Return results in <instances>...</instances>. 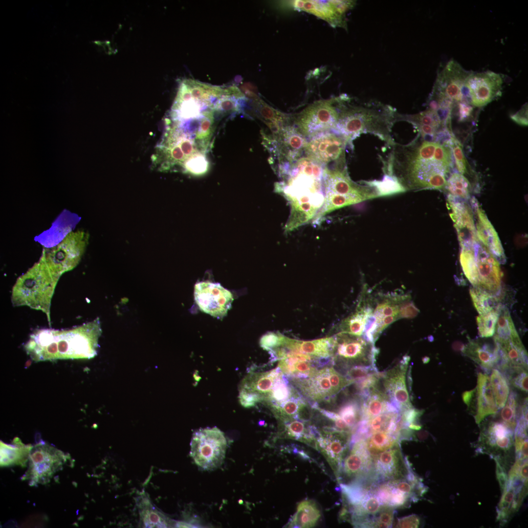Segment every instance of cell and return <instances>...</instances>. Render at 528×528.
<instances>
[{
	"label": "cell",
	"mask_w": 528,
	"mask_h": 528,
	"mask_svg": "<svg viewBox=\"0 0 528 528\" xmlns=\"http://www.w3.org/2000/svg\"><path fill=\"white\" fill-rule=\"evenodd\" d=\"M384 168L407 190L445 189L454 166L450 146L418 134L406 144L395 143Z\"/></svg>",
	"instance_id": "obj_1"
},
{
	"label": "cell",
	"mask_w": 528,
	"mask_h": 528,
	"mask_svg": "<svg viewBox=\"0 0 528 528\" xmlns=\"http://www.w3.org/2000/svg\"><path fill=\"white\" fill-rule=\"evenodd\" d=\"M321 165L304 156L291 164L279 166L282 180L275 190L287 201L290 213L285 225L288 233L312 222L324 201Z\"/></svg>",
	"instance_id": "obj_2"
},
{
	"label": "cell",
	"mask_w": 528,
	"mask_h": 528,
	"mask_svg": "<svg viewBox=\"0 0 528 528\" xmlns=\"http://www.w3.org/2000/svg\"><path fill=\"white\" fill-rule=\"evenodd\" d=\"M351 101L347 96L340 102L337 121L330 131L343 137L351 149L353 141L363 133L373 134L392 147L396 143L391 136L397 122L396 109L376 101L359 104Z\"/></svg>",
	"instance_id": "obj_3"
},
{
	"label": "cell",
	"mask_w": 528,
	"mask_h": 528,
	"mask_svg": "<svg viewBox=\"0 0 528 528\" xmlns=\"http://www.w3.org/2000/svg\"><path fill=\"white\" fill-rule=\"evenodd\" d=\"M99 330L91 323L68 331L42 330L33 335L27 350L36 361L89 358L96 352Z\"/></svg>",
	"instance_id": "obj_4"
},
{
	"label": "cell",
	"mask_w": 528,
	"mask_h": 528,
	"mask_svg": "<svg viewBox=\"0 0 528 528\" xmlns=\"http://www.w3.org/2000/svg\"><path fill=\"white\" fill-rule=\"evenodd\" d=\"M324 201L312 222L320 223L336 210L378 197L373 187L362 185L350 177L346 164L325 166L322 174Z\"/></svg>",
	"instance_id": "obj_5"
},
{
	"label": "cell",
	"mask_w": 528,
	"mask_h": 528,
	"mask_svg": "<svg viewBox=\"0 0 528 528\" xmlns=\"http://www.w3.org/2000/svg\"><path fill=\"white\" fill-rule=\"evenodd\" d=\"M470 72L465 70L456 61L450 60L437 76L430 97L429 107L446 117L451 115L456 105L467 102L464 84Z\"/></svg>",
	"instance_id": "obj_6"
},
{
	"label": "cell",
	"mask_w": 528,
	"mask_h": 528,
	"mask_svg": "<svg viewBox=\"0 0 528 528\" xmlns=\"http://www.w3.org/2000/svg\"><path fill=\"white\" fill-rule=\"evenodd\" d=\"M289 380L302 396L313 403L329 400L353 384L333 367L328 366L318 369L309 377Z\"/></svg>",
	"instance_id": "obj_7"
},
{
	"label": "cell",
	"mask_w": 528,
	"mask_h": 528,
	"mask_svg": "<svg viewBox=\"0 0 528 528\" xmlns=\"http://www.w3.org/2000/svg\"><path fill=\"white\" fill-rule=\"evenodd\" d=\"M339 99L338 96L314 102L293 116V124L308 138L331 131L337 121Z\"/></svg>",
	"instance_id": "obj_8"
},
{
	"label": "cell",
	"mask_w": 528,
	"mask_h": 528,
	"mask_svg": "<svg viewBox=\"0 0 528 528\" xmlns=\"http://www.w3.org/2000/svg\"><path fill=\"white\" fill-rule=\"evenodd\" d=\"M226 445L224 434L219 428H201L193 435L190 454L199 467L204 470H212L222 463Z\"/></svg>",
	"instance_id": "obj_9"
},
{
	"label": "cell",
	"mask_w": 528,
	"mask_h": 528,
	"mask_svg": "<svg viewBox=\"0 0 528 528\" xmlns=\"http://www.w3.org/2000/svg\"><path fill=\"white\" fill-rule=\"evenodd\" d=\"M308 140L305 156L323 167L345 164V149L348 146L341 136L328 131L318 133Z\"/></svg>",
	"instance_id": "obj_10"
},
{
	"label": "cell",
	"mask_w": 528,
	"mask_h": 528,
	"mask_svg": "<svg viewBox=\"0 0 528 528\" xmlns=\"http://www.w3.org/2000/svg\"><path fill=\"white\" fill-rule=\"evenodd\" d=\"M503 82L501 74L493 71H471L464 84L466 99L473 107H483L501 95Z\"/></svg>",
	"instance_id": "obj_11"
},
{
	"label": "cell",
	"mask_w": 528,
	"mask_h": 528,
	"mask_svg": "<svg viewBox=\"0 0 528 528\" xmlns=\"http://www.w3.org/2000/svg\"><path fill=\"white\" fill-rule=\"evenodd\" d=\"M333 337L332 358L348 363L374 365L377 350L373 343L360 336L340 332Z\"/></svg>",
	"instance_id": "obj_12"
},
{
	"label": "cell",
	"mask_w": 528,
	"mask_h": 528,
	"mask_svg": "<svg viewBox=\"0 0 528 528\" xmlns=\"http://www.w3.org/2000/svg\"><path fill=\"white\" fill-rule=\"evenodd\" d=\"M514 430L501 421H491L483 425L477 452L487 454L505 465L506 455L513 444Z\"/></svg>",
	"instance_id": "obj_13"
},
{
	"label": "cell",
	"mask_w": 528,
	"mask_h": 528,
	"mask_svg": "<svg viewBox=\"0 0 528 528\" xmlns=\"http://www.w3.org/2000/svg\"><path fill=\"white\" fill-rule=\"evenodd\" d=\"M267 148L277 157L279 165L292 163L301 158L305 153L308 139L293 124L282 128L278 133L264 138Z\"/></svg>",
	"instance_id": "obj_14"
},
{
	"label": "cell",
	"mask_w": 528,
	"mask_h": 528,
	"mask_svg": "<svg viewBox=\"0 0 528 528\" xmlns=\"http://www.w3.org/2000/svg\"><path fill=\"white\" fill-rule=\"evenodd\" d=\"M351 437V433L341 431L333 427H325L318 430L316 437V448L326 459L337 480Z\"/></svg>",
	"instance_id": "obj_15"
},
{
	"label": "cell",
	"mask_w": 528,
	"mask_h": 528,
	"mask_svg": "<svg viewBox=\"0 0 528 528\" xmlns=\"http://www.w3.org/2000/svg\"><path fill=\"white\" fill-rule=\"evenodd\" d=\"M286 6L312 14L333 27L347 29L345 14L354 5L352 0H290Z\"/></svg>",
	"instance_id": "obj_16"
},
{
	"label": "cell",
	"mask_w": 528,
	"mask_h": 528,
	"mask_svg": "<svg viewBox=\"0 0 528 528\" xmlns=\"http://www.w3.org/2000/svg\"><path fill=\"white\" fill-rule=\"evenodd\" d=\"M88 235L83 231H70L48 255L46 260L54 269L66 271L73 267L81 257L88 242Z\"/></svg>",
	"instance_id": "obj_17"
},
{
	"label": "cell",
	"mask_w": 528,
	"mask_h": 528,
	"mask_svg": "<svg viewBox=\"0 0 528 528\" xmlns=\"http://www.w3.org/2000/svg\"><path fill=\"white\" fill-rule=\"evenodd\" d=\"M396 119L397 121H404L411 124L418 132V134L424 139L443 142V139L446 140L454 136L439 111L429 107L416 114L397 112Z\"/></svg>",
	"instance_id": "obj_18"
},
{
	"label": "cell",
	"mask_w": 528,
	"mask_h": 528,
	"mask_svg": "<svg viewBox=\"0 0 528 528\" xmlns=\"http://www.w3.org/2000/svg\"><path fill=\"white\" fill-rule=\"evenodd\" d=\"M194 296L200 310L218 318L226 315L233 300L229 290L219 284L208 282L196 284Z\"/></svg>",
	"instance_id": "obj_19"
},
{
	"label": "cell",
	"mask_w": 528,
	"mask_h": 528,
	"mask_svg": "<svg viewBox=\"0 0 528 528\" xmlns=\"http://www.w3.org/2000/svg\"><path fill=\"white\" fill-rule=\"evenodd\" d=\"M409 360V356H403L397 365L383 373L382 377L384 392L400 412L413 407L406 381Z\"/></svg>",
	"instance_id": "obj_20"
},
{
	"label": "cell",
	"mask_w": 528,
	"mask_h": 528,
	"mask_svg": "<svg viewBox=\"0 0 528 528\" xmlns=\"http://www.w3.org/2000/svg\"><path fill=\"white\" fill-rule=\"evenodd\" d=\"M373 458L372 479L375 482L405 478L411 469L408 461L404 459L399 442Z\"/></svg>",
	"instance_id": "obj_21"
},
{
	"label": "cell",
	"mask_w": 528,
	"mask_h": 528,
	"mask_svg": "<svg viewBox=\"0 0 528 528\" xmlns=\"http://www.w3.org/2000/svg\"><path fill=\"white\" fill-rule=\"evenodd\" d=\"M373 458L368 450L364 440L354 442L352 447L346 456L342 464L338 481L342 476L351 483L371 479L372 475Z\"/></svg>",
	"instance_id": "obj_22"
},
{
	"label": "cell",
	"mask_w": 528,
	"mask_h": 528,
	"mask_svg": "<svg viewBox=\"0 0 528 528\" xmlns=\"http://www.w3.org/2000/svg\"><path fill=\"white\" fill-rule=\"evenodd\" d=\"M447 205L460 246L479 242L476 236L473 211L465 201L448 194Z\"/></svg>",
	"instance_id": "obj_23"
},
{
	"label": "cell",
	"mask_w": 528,
	"mask_h": 528,
	"mask_svg": "<svg viewBox=\"0 0 528 528\" xmlns=\"http://www.w3.org/2000/svg\"><path fill=\"white\" fill-rule=\"evenodd\" d=\"M479 286L489 292L498 291L502 276L499 262L480 242L473 244Z\"/></svg>",
	"instance_id": "obj_24"
},
{
	"label": "cell",
	"mask_w": 528,
	"mask_h": 528,
	"mask_svg": "<svg viewBox=\"0 0 528 528\" xmlns=\"http://www.w3.org/2000/svg\"><path fill=\"white\" fill-rule=\"evenodd\" d=\"M399 410L395 407L368 420H360L352 432L351 442L364 440L376 432L398 433L402 428Z\"/></svg>",
	"instance_id": "obj_25"
},
{
	"label": "cell",
	"mask_w": 528,
	"mask_h": 528,
	"mask_svg": "<svg viewBox=\"0 0 528 528\" xmlns=\"http://www.w3.org/2000/svg\"><path fill=\"white\" fill-rule=\"evenodd\" d=\"M471 204L476 218L475 228L478 241L499 263L504 264L506 258L497 232L474 197L471 199Z\"/></svg>",
	"instance_id": "obj_26"
},
{
	"label": "cell",
	"mask_w": 528,
	"mask_h": 528,
	"mask_svg": "<svg viewBox=\"0 0 528 528\" xmlns=\"http://www.w3.org/2000/svg\"><path fill=\"white\" fill-rule=\"evenodd\" d=\"M498 410L490 378L487 375L479 373L476 387L475 410L473 415L476 423L480 424L487 416L496 414Z\"/></svg>",
	"instance_id": "obj_27"
},
{
	"label": "cell",
	"mask_w": 528,
	"mask_h": 528,
	"mask_svg": "<svg viewBox=\"0 0 528 528\" xmlns=\"http://www.w3.org/2000/svg\"><path fill=\"white\" fill-rule=\"evenodd\" d=\"M528 493V485L517 487L507 483L497 508V520L504 525L521 506Z\"/></svg>",
	"instance_id": "obj_28"
},
{
	"label": "cell",
	"mask_w": 528,
	"mask_h": 528,
	"mask_svg": "<svg viewBox=\"0 0 528 528\" xmlns=\"http://www.w3.org/2000/svg\"><path fill=\"white\" fill-rule=\"evenodd\" d=\"M333 345V337L303 341L286 336L283 347L318 358H329L332 357Z\"/></svg>",
	"instance_id": "obj_29"
},
{
	"label": "cell",
	"mask_w": 528,
	"mask_h": 528,
	"mask_svg": "<svg viewBox=\"0 0 528 528\" xmlns=\"http://www.w3.org/2000/svg\"><path fill=\"white\" fill-rule=\"evenodd\" d=\"M361 399V419L368 420L388 410L396 407L388 396L379 387L359 396Z\"/></svg>",
	"instance_id": "obj_30"
},
{
	"label": "cell",
	"mask_w": 528,
	"mask_h": 528,
	"mask_svg": "<svg viewBox=\"0 0 528 528\" xmlns=\"http://www.w3.org/2000/svg\"><path fill=\"white\" fill-rule=\"evenodd\" d=\"M253 108L261 119L275 134L284 127L293 123V116L279 111L265 103L258 96L252 99Z\"/></svg>",
	"instance_id": "obj_31"
},
{
	"label": "cell",
	"mask_w": 528,
	"mask_h": 528,
	"mask_svg": "<svg viewBox=\"0 0 528 528\" xmlns=\"http://www.w3.org/2000/svg\"><path fill=\"white\" fill-rule=\"evenodd\" d=\"M462 351L487 372L495 367L497 356L495 346L492 348L486 343L470 341Z\"/></svg>",
	"instance_id": "obj_32"
},
{
	"label": "cell",
	"mask_w": 528,
	"mask_h": 528,
	"mask_svg": "<svg viewBox=\"0 0 528 528\" xmlns=\"http://www.w3.org/2000/svg\"><path fill=\"white\" fill-rule=\"evenodd\" d=\"M321 515V511L315 501L312 500H303L298 504L297 511L288 523V527H313L320 519Z\"/></svg>",
	"instance_id": "obj_33"
},
{
	"label": "cell",
	"mask_w": 528,
	"mask_h": 528,
	"mask_svg": "<svg viewBox=\"0 0 528 528\" xmlns=\"http://www.w3.org/2000/svg\"><path fill=\"white\" fill-rule=\"evenodd\" d=\"M372 312L371 305L368 304L359 306L354 313L342 321L341 332L361 336L364 332L367 320Z\"/></svg>",
	"instance_id": "obj_34"
},
{
	"label": "cell",
	"mask_w": 528,
	"mask_h": 528,
	"mask_svg": "<svg viewBox=\"0 0 528 528\" xmlns=\"http://www.w3.org/2000/svg\"><path fill=\"white\" fill-rule=\"evenodd\" d=\"M14 445L6 444L0 441V465L7 466L13 463L24 464L32 448L30 445H25L16 438Z\"/></svg>",
	"instance_id": "obj_35"
},
{
	"label": "cell",
	"mask_w": 528,
	"mask_h": 528,
	"mask_svg": "<svg viewBox=\"0 0 528 528\" xmlns=\"http://www.w3.org/2000/svg\"><path fill=\"white\" fill-rule=\"evenodd\" d=\"M494 341L510 340L516 343H522L514 327L508 309L502 305L495 326Z\"/></svg>",
	"instance_id": "obj_36"
},
{
	"label": "cell",
	"mask_w": 528,
	"mask_h": 528,
	"mask_svg": "<svg viewBox=\"0 0 528 528\" xmlns=\"http://www.w3.org/2000/svg\"><path fill=\"white\" fill-rule=\"evenodd\" d=\"M137 503L140 522L144 527H168L169 522L167 518L152 505L148 498L141 497Z\"/></svg>",
	"instance_id": "obj_37"
},
{
	"label": "cell",
	"mask_w": 528,
	"mask_h": 528,
	"mask_svg": "<svg viewBox=\"0 0 528 528\" xmlns=\"http://www.w3.org/2000/svg\"><path fill=\"white\" fill-rule=\"evenodd\" d=\"M494 342L504 352L510 367L528 370V353L522 343H516L510 340Z\"/></svg>",
	"instance_id": "obj_38"
},
{
	"label": "cell",
	"mask_w": 528,
	"mask_h": 528,
	"mask_svg": "<svg viewBox=\"0 0 528 528\" xmlns=\"http://www.w3.org/2000/svg\"><path fill=\"white\" fill-rule=\"evenodd\" d=\"M366 447L372 457L391 448L400 441V434L388 432H376L364 439Z\"/></svg>",
	"instance_id": "obj_39"
},
{
	"label": "cell",
	"mask_w": 528,
	"mask_h": 528,
	"mask_svg": "<svg viewBox=\"0 0 528 528\" xmlns=\"http://www.w3.org/2000/svg\"><path fill=\"white\" fill-rule=\"evenodd\" d=\"M470 294L473 305L480 315L497 309L501 305L497 297L480 287L470 289Z\"/></svg>",
	"instance_id": "obj_40"
},
{
	"label": "cell",
	"mask_w": 528,
	"mask_h": 528,
	"mask_svg": "<svg viewBox=\"0 0 528 528\" xmlns=\"http://www.w3.org/2000/svg\"><path fill=\"white\" fill-rule=\"evenodd\" d=\"M474 244L461 246L462 249L460 260L466 277L472 285L478 287V275L473 249Z\"/></svg>",
	"instance_id": "obj_41"
},
{
	"label": "cell",
	"mask_w": 528,
	"mask_h": 528,
	"mask_svg": "<svg viewBox=\"0 0 528 528\" xmlns=\"http://www.w3.org/2000/svg\"><path fill=\"white\" fill-rule=\"evenodd\" d=\"M490 380L497 408H502L509 394L508 381L505 375L496 369H492Z\"/></svg>",
	"instance_id": "obj_42"
},
{
	"label": "cell",
	"mask_w": 528,
	"mask_h": 528,
	"mask_svg": "<svg viewBox=\"0 0 528 528\" xmlns=\"http://www.w3.org/2000/svg\"><path fill=\"white\" fill-rule=\"evenodd\" d=\"M471 184L466 177L459 172H453L449 176L445 189L448 194L463 200L469 198Z\"/></svg>",
	"instance_id": "obj_43"
},
{
	"label": "cell",
	"mask_w": 528,
	"mask_h": 528,
	"mask_svg": "<svg viewBox=\"0 0 528 528\" xmlns=\"http://www.w3.org/2000/svg\"><path fill=\"white\" fill-rule=\"evenodd\" d=\"M361 399L352 398L345 401L337 413L352 429V432L361 419Z\"/></svg>",
	"instance_id": "obj_44"
},
{
	"label": "cell",
	"mask_w": 528,
	"mask_h": 528,
	"mask_svg": "<svg viewBox=\"0 0 528 528\" xmlns=\"http://www.w3.org/2000/svg\"><path fill=\"white\" fill-rule=\"evenodd\" d=\"M517 395L511 391L501 412V421L514 431L518 416Z\"/></svg>",
	"instance_id": "obj_45"
},
{
	"label": "cell",
	"mask_w": 528,
	"mask_h": 528,
	"mask_svg": "<svg viewBox=\"0 0 528 528\" xmlns=\"http://www.w3.org/2000/svg\"><path fill=\"white\" fill-rule=\"evenodd\" d=\"M376 190L378 197L403 192L405 189L394 177L385 174L381 181H364Z\"/></svg>",
	"instance_id": "obj_46"
},
{
	"label": "cell",
	"mask_w": 528,
	"mask_h": 528,
	"mask_svg": "<svg viewBox=\"0 0 528 528\" xmlns=\"http://www.w3.org/2000/svg\"><path fill=\"white\" fill-rule=\"evenodd\" d=\"M500 306L497 309L480 315L477 317L479 334L481 337H489L494 334Z\"/></svg>",
	"instance_id": "obj_47"
},
{
	"label": "cell",
	"mask_w": 528,
	"mask_h": 528,
	"mask_svg": "<svg viewBox=\"0 0 528 528\" xmlns=\"http://www.w3.org/2000/svg\"><path fill=\"white\" fill-rule=\"evenodd\" d=\"M446 142L451 148L458 172L464 176L467 174L470 166L464 154L462 145L454 136L447 140Z\"/></svg>",
	"instance_id": "obj_48"
},
{
	"label": "cell",
	"mask_w": 528,
	"mask_h": 528,
	"mask_svg": "<svg viewBox=\"0 0 528 528\" xmlns=\"http://www.w3.org/2000/svg\"><path fill=\"white\" fill-rule=\"evenodd\" d=\"M528 370L519 367H510L502 373L509 383L515 388L528 392Z\"/></svg>",
	"instance_id": "obj_49"
},
{
	"label": "cell",
	"mask_w": 528,
	"mask_h": 528,
	"mask_svg": "<svg viewBox=\"0 0 528 528\" xmlns=\"http://www.w3.org/2000/svg\"><path fill=\"white\" fill-rule=\"evenodd\" d=\"M377 371H378L374 365H355L347 369L344 376L354 384V382Z\"/></svg>",
	"instance_id": "obj_50"
},
{
	"label": "cell",
	"mask_w": 528,
	"mask_h": 528,
	"mask_svg": "<svg viewBox=\"0 0 528 528\" xmlns=\"http://www.w3.org/2000/svg\"><path fill=\"white\" fill-rule=\"evenodd\" d=\"M208 165L207 160L203 155L196 154L187 160L183 165L188 172L195 175H200L207 171Z\"/></svg>",
	"instance_id": "obj_51"
},
{
	"label": "cell",
	"mask_w": 528,
	"mask_h": 528,
	"mask_svg": "<svg viewBox=\"0 0 528 528\" xmlns=\"http://www.w3.org/2000/svg\"><path fill=\"white\" fill-rule=\"evenodd\" d=\"M286 336L280 332H269L264 335L260 341V345L264 349L271 352L273 350L283 347Z\"/></svg>",
	"instance_id": "obj_52"
},
{
	"label": "cell",
	"mask_w": 528,
	"mask_h": 528,
	"mask_svg": "<svg viewBox=\"0 0 528 528\" xmlns=\"http://www.w3.org/2000/svg\"><path fill=\"white\" fill-rule=\"evenodd\" d=\"M374 518L372 528H390L392 526L394 515V508L384 506Z\"/></svg>",
	"instance_id": "obj_53"
},
{
	"label": "cell",
	"mask_w": 528,
	"mask_h": 528,
	"mask_svg": "<svg viewBox=\"0 0 528 528\" xmlns=\"http://www.w3.org/2000/svg\"><path fill=\"white\" fill-rule=\"evenodd\" d=\"M202 115H204V118L200 123L196 139L200 141H207L211 136L212 132L213 112L212 111H206L202 112Z\"/></svg>",
	"instance_id": "obj_54"
},
{
	"label": "cell",
	"mask_w": 528,
	"mask_h": 528,
	"mask_svg": "<svg viewBox=\"0 0 528 528\" xmlns=\"http://www.w3.org/2000/svg\"><path fill=\"white\" fill-rule=\"evenodd\" d=\"M423 413V410L416 409L414 407L400 412V420L404 428H408L410 424H419V418Z\"/></svg>",
	"instance_id": "obj_55"
},
{
	"label": "cell",
	"mask_w": 528,
	"mask_h": 528,
	"mask_svg": "<svg viewBox=\"0 0 528 528\" xmlns=\"http://www.w3.org/2000/svg\"><path fill=\"white\" fill-rule=\"evenodd\" d=\"M410 298L407 299L401 303L399 309V319L413 318L418 313L419 310L414 303L410 301Z\"/></svg>",
	"instance_id": "obj_56"
},
{
	"label": "cell",
	"mask_w": 528,
	"mask_h": 528,
	"mask_svg": "<svg viewBox=\"0 0 528 528\" xmlns=\"http://www.w3.org/2000/svg\"><path fill=\"white\" fill-rule=\"evenodd\" d=\"M420 524V518L416 515H410L398 520L396 525V528H418Z\"/></svg>",
	"instance_id": "obj_57"
},
{
	"label": "cell",
	"mask_w": 528,
	"mask_h": 528,
	"mask_svg": "<svg viewBox=\"0 0 528 528\" xmlns=\"http://www.w3.org/2000/svg\"><path fill=\"white\" fill-rule=\"evenodd\" d=\"M496 462V474L498 481L501 492H502L506 488L508 482V477L505 466H504L496 459H494Z\"/></svg>",
	"instance_id": "obj_58"
},
{
	"label": "cell",
	"mask_w": 528,
	"mask_h": 528,
	"mask_svg": "<svg viewBox=\"0 0 528 528\" xmlns=\"http://www.w3.org/2000/svg\"><path fill=\"white\" fill-rule=\"evenodd\" d=\"M457 106L458 110V115L460 121L463 122L467 120L471 116L474 107L470 105L467 102L463 101L459 103Z\"/></svg>",
	"instance_id": "obj_59"
},
{
	"label": "cell",
	"mask_w": 528,
	"mask_h": 528,
	"mask_svg": "<svg viewBox=\"0 0 528 528\" xmlns=\"http://www.w3.org/2000/svg\"><path fill=\"white\" fill-rule=\"evenodd\" d=\"M510 118L516 124L523 126H528V104H524L522 108L515 114L510 116Z\"/></svg>",
	"instance_id": "obj_60"
},
{
	"label": "cell",
	"mask_w": 528,
	"mask_h": 528,
	"mask_svg": "<svg viewBox=\"0 0 528 528\" xmlns=\"http://www.w3.org/2000/svg\"><path fill=\"white\" fill-rule=\"evenodd\" d=\"M476 388L473 390L465 391L462 395L464 403L467 406L468 409L473 415L475 410Z\"/></svg>",
	"instance_id": "obj_61"
}]
</instances>
